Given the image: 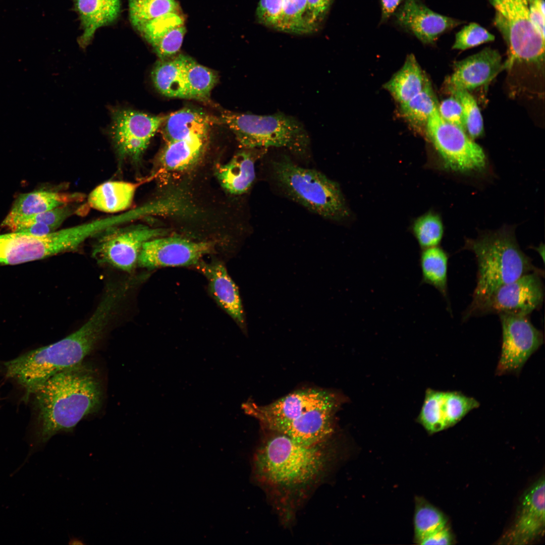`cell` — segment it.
Segmentation results:
<instances>
[{
	"label": "cell",
	"mask_w": 545,
	"mask_h": 545,
	"mask_svg": "<svg viewBox=\"0 0 545 545\" xmlns=\"http://www.w3.org/2000/svg\"><path fill=\"white\" fill-rule=\"evenodd\" d=\"M336 407L337 405L312 409L274 432L305 446L325 443L333 432V415Z\"/></svg>",
	"instance_id": "ffe728a7"
},
{
	"label": "cell",
	"mask_w": 545,
	"mask_h": 545,
	"mask_svg": "<svg viewBox=\"0 0 545 545\" xmlns=\"http://www.w3.org/2000/svg\"><path fill=\"white\" fill-rule=\"evenodd\" d=\"M441 117L446 122L465 131L461 104L453 95L443 100L438 106Z\"/></svg>",
	"instance_id": "60d3db41"
},
{
	"label": "cell",
	"mask_w": 545,
	"mask_h": 545,
	"mask_svg": "<svg viewBox=\"0 0 545 545\" xmlns=\"http://www.w3.org/2000/svg\"><path fill=\"white\" fill-rule=\"evenodd\" d=\"M255 149H247L236 153L226 164L218 165L216 174L222 186L229 193L241 194L247 192L255 178Z\"/></svg>",
	"instance_id": "d4e9b609"
},
{
	"label": "cell",
	"mask_w": 545,
	"mask_h": 545,
	"mask_svg": "<svg viewBox=\"0 0 545 545\" xmlns=\"http://www.w3.org/2000/svg\"><path fill=\"white\" fill-rule=\"evenodd\" d=\"M502 329V344L496 374H518L543 343L542 332L530 322L528 315L499 314Z\"/></svg>",
	"instance_id": "9c48e42d"
},
{
	"label": "cell",
	"mask_w": 545,
	"mask_h": 545,
	"mask_svg": "<svg viewBox=\"0 0 545 545\" xmlns=\"http://www.w3.org/2000/svg\"><path fill=\"white\" fill-rule=\"evenodd\" d=\"M129 20L136 29L169 13L181 12L177 0H128Z\"/></svg>",
	"instance_id": "836d02e7"
},
{
	"label": "cell",
	"mask_w": 545,
	"mask_h": 545,
	"mask_svg": "<svg viewBox=\"0 0 545 545\" xmlns=\"http://www.w3.org/2000/svg\"><path fill=\"white\" fill-rule=\"evenodd\" d=\"M425 134L446 169L471 173L481 172L486 168V157L481 147L464 130L444 120L438 107L428 120Z\"/></svg>",
	"instance_id": "ba28073f"
},
{
	"label": "cell",
	"mask_w": 545,
	"mask_h": 545,
	"mask_svg": "<svg viewBox=\"0 0 545 545\" xmlns=\"http://www.w3.org/2000/svg\"><path fill=\"white\" fill-rule=\"evenodd\" d=\"M217 81L216 73L189 57L184 72V98L206 101Z\"/></svg>",
	"instance_id": "1f68e13d"
},
{
	"label": "cell",
	"mask_w": 545,
	"mask_h": 545,
	"mask_svg": "<svg viewBox=\"0 0 545 545\" xmlns=\"http://www.w3.org/2000/svg\"><path fill=\"white\" fill-rule=\"evenodd\" d=\"M152 47L159 60L170 58L179 51L186 33L181 12L169 13L136 29Z\"/></svg>",
	"instance_id": "d6986e66"
},
{
	"label": "cell",
	"mask_w": 545,
	"mask_h": 545,
	"mask_svg": "<svg viewBox=\"0 0 545 545\" xmlns=\"http://www.w3.org/2000/svg\"><path fill=\"white\" fill-rule=\"evenodd\" d=\"M213 121L202 112L185 108L165 117L160 126L161 133L166 143L193 137H207Z\"/></svg>",
	"instance_id": "cb8c5ba5"
},
{
	"label": "cell",
	"mask_w": 545,
	"mask_h": 545,
	"mask_svg": "<svg viewBox=\"0 0 545 545\" xmlns=\"http://www.w3.org/2000/svg\"><path fill=\"white\" fill-rule=\"evenodd\" d=\"M494 7V24L507 47L503 69L517 64L541 65L544 60V37L529 16L528 0H488Z\"/></svg>",
	"instance_id": "52a82bcc"
},
{
	"label": "cell",
	"mask_w": 545,
	"mask_h": 545,
	"mask_svg": "<svg viewBox=\"0 0 545 545\" xmlns=\"http://www.w3.org/2000/svg\"><path fill=\"white\" fill-rule=\"evenodd\" d=\"M271 170L278 187L293 201L330 220L348 216L339 185L323 173L299 166L286 155L272 161Z\"/></svg>",
	"instance_id": "5b68a950"
},
{
	"label": "cell",
	"mask_w": 545,
	"mask_h": 545,
	"mask_svg": "<svg viewBox=\"0 0 545 545\" xmlns=\"http://www.w3.org/2000/svg\"><path fill=\"white\" fill-rule=\"evenodd\" d=\"M403 0H380L381 17L380 24L386 23L401 4Z\"/></svg>",
	"instance_id": "f6af8a7d"
},
{
	"label": "cell",
	"mask_w": 545,
	"mask_h": 545,
	"mask_svg": "<svg viewBox=\"0 0 545 545\" xmlns=\"http://www.w3.org/2000/svg\"><path fill=\"white\" fill-rule=\"evenodd\" d=\"M464 248L472 251L476 260V285L470 304L463 319L473 316L475 311L500 287L531 272L544 273L520 248L514 229L505 226L484 232L475 239H467Z\"/></svg>",
	"instance_id": "277c9868"
},
{
	"label": "cell",
	"mask_w": 545,
	"mask_h": 545,
	"mask_svg": "<svg viewBox=\"0 0 545 545\" xmlns=\"http://www.w3.org/2000/svg\"><path fill=\"white\" fill-rule=\"evenodd\" d=\"M115 316L111 305L100 302L87 321L71 334L5 362L7 376L16 380L28 398L53 375L82 362L103 337Z\"/></svg>",
	"instance_id": "6da1fadb"
},
{
	"label": "cell",
	"mask_w": 545,
	"mask_h": 545,
	"mask_svg": "<svg viewBox=\"0 0 545 545\" xmlns=\"http://www.w3.org/2000/svg\"><path fill=\"white\" fill-rule=\"evenodd\" d=\"M34 394L43 442L59 432L72 431L99 410L102 398L96 372L83 361L53 375Z\"/></svg>",
	"instance_id": "7a4b0ae2"
},
{
	"label": "cell",
	"mask_w": 545,
	"mask_h": 545,
	"mask_svg": "<svg viewBox=\"0 0 545 545\" xmlns=\"http://www.w3.org/2000/svg\"><path fill=\"white\" fill-rule=\"evenodd\" d=\"M393 16L397 26L425 44L434 43L441 35L463 23L433 11L421 0H403Z\"/></svg>",
	"instance_id": "2e32d148"
},
{
	"label": "cell",
	"mask_w": 545,
	"mask_h": 545,
	"mask_svg": "<svg viewBox=\"0 0 545 545\" xmlns=\"http://www.w3.org/2000/svg\"><path fill=\"white\" fill-rule=\"evenodd\" d=\"M270 432L253 458L254 475L260 482L278 490L291 492L305 488L322 477L330 458L326 443L307 446Z\"/></svg>",
	"instance_id": "3957f363"
},
{
	"label": "cell",
	"mask_w": 545,
	"mask_h": 545,
	"mask_svg": "<svg viewBox=\"0 0 545 545\" xmlns=\"http://www.w3.org/2000/svg\"><path fill=\"white\" fill-rule=\"evenodd\" d=\"M112 115L110 134L117 152L134 160L141 156L166 117L123 108L113 109Z\"/></svg>",
	"instance_id": "4fadbf2b"
},
{
	"label": "cell",
	"mask_w": 545,
	"mask_h": 545,
	"mask_svg": "<svg viewBox=\"0 0 545 545\" xmlns=\"http://www.w3.org/2000/svg\"><path fill=\"white\" fill-rule=\"evenodd\" d=\"M452 538L449 529L445 527L436 530L422 539L418 544L421 545L429 544H451Z\"/></svg>",
	"instance_id": "ee69618b"
},
{
	"label": "cell",
	"mask_w": 545,
	"mask_h": 545,
	"mask_svg": "<svg viewBox=\"0 0 545 545\" xmlns=\"http://www.w3.org/2000/svg\"><path fill=\"white\" fill-rule=\"evenodd\" d=\"M448 90L461 104L467 134L473 140L481 136L483 133L482 117L474 97L465 90L453 88Z\"/></svg>",
	"instance_id": "d590c367"
},
{
	"label": "cell",
	"mask_w": 545,
	"mask_h": 545,
	"mask_svg": "<svg viewBox=\"0 0 545 545\" xmlns=\"http://www.w3.org/2000/svg\"><path fill=\"white\" fill-rule=\"evenodd\" d=\"M454 69L448 88L468 91L487 84L504 69L501 54L489 47L456 62Z\"/></svg>",
	"instance_id": "ac0fdd59"
},
{
	"label": "cell",
	"mask_w": 545,
	"mask_h": 545,
	"mask_svg": "<svg viewBox=\"0 0 545 545\" xmlns=\"http://www.w3.org/2000/svg\"><path fill=\"white\" fill-rule=\"evenodd\" d=\"M544 273L531 272L495 290L473 316L488 313L529 315L539 309L544 299L541 277Z\"/></svg>",
	"instance_id": "8fae6325"
},
{
	"label": "cell",
	"mask_w": 545,
	"mask_h": 545,
	"mask_svg": "<svg viewBox=\"0 0 545 545\" xmlns=\"http://www.w3.org/2000/svg\"><path fill=\"white\" fill-rule=\"evenodd\" d=\"M494 40L493 34L478 24L472 22L457 33L452 48L465 50Z\"/></svg>",
	"instance_id": "74e56055"
},
{
	"label": "cell",
	"mask_w": 545,
	"mask_h": 545,
	"mask_svg": "<svg viewBox=\"0 0 545 545\" xmlns=\"http://www.w3.org/2000/svg\"><path fill=\"white\" fill-rule=\"evenodd\" d=\"M333 0H306L307 10L309 21L316 29L324 20Z\"/></svg>",
	"instance_id": "b9f144b4"
},
{
	"label": "cell",
	"mask_w": 545,
	"mask_h": 545,
	"mask_svg": "<svg viewBox=\"0 0 545 545\" xmlns=\"http://www.w3.org/2000/svg\"><path fill=\"white\" fill-rule=\"evenodd\" d=\"M427 79L411 53L407 57L401 69L385 84L384 88L401 104L421 91Z\"/></svg>",
	"instance_id": "83f0119b"
},
{
	"label": "cell",
	"mask_w": 545,
	"mask_h": 545,
	"mask_svg": "<svg viewBox=\"0 0 545 545\" xmlns=\"http://www.w3.org/2000/svg\"><path fill=\"white\" fill-rule=\"evenodd\" d=\"M544 485L542 477L524 494L516 520L503 537L507 543L527 544L543 533Z\"/></svg>",
	"instance_id": "e0dca14e"
},
{
	"label": "cell",
	"mask_w": 545,
	"mask_h": 545,
	"mask_svg": "<svg viewBox=\"0 0 545 545\" xmlns=\"http://www.w3.org/2000/svg\"><path fill=\"white\" fill-rule=\"evenodd\" d=\"M283 0H259L256 10L258 22L276 29L281 14Z\"/></svg>",
	"instance_id": "ab89813d"
},
{
	"label": "cell",
	"mask_w": 545,
	"mask_h": 545,
	"mask_svg": "<svg viewBox=\"0 0 545 545\" xmlns=\"http://www.w3.org/2000/svg\"><path fill=\"white\" fill-rule=\"evenodd\" d=\"M529 16L533 25L544 37V0H528Z\"/></svg>",
	"instance_id": "7bdbcfd3"
},
{
	"label": "cell",
	"mask_w": 545,
	"mask_h": 545,
	"mask_svg": "<svg viewBox=\"0 0 545 545\" xmlns=\"http://www.w3.org/2000/svg\"><path fill=\"white\" fill-rule=\"evenodd\" d=\"M208 280L210 293L217 303L242 329L245 328L244 309L237 286L222 262H202L196 265Z\"/></svg>",
	"instance_id": "44dd1931"
},
{
	"label": "cell",
	"mask_w": 545,
	"mask_h": 545,
	"mask_svg": "<svg viewBox=\"0 0 545 545\" xmlns=\"http://www.w3.org/2000/svg\"><path fill=\"white\" fill-rule=\"evenodd\" d=\"M413 231L417 241L422 249L437 246L444 234V227L439 215L427 213L415 222Z\"/></svg>",
	"instance_id": "8d00e7d4"
},
{
	"label": "cell",
	"mask_w": 545,
	"mask_h": 545,
	"mask_svg": "<svg viewBox=\"0 0 545 545\" xmlns=\"http://www.w3.org/2000/svg\"><path fill=\"white\" fill-rule=\"evenodd\" d=\"M189 57L183 54L159 60L153 67L151 78L156 89L169 97L184 98V78Z\"/></svg>",
	"instance_id": "4316f807"
},
{
	"label": "cell",
	"mask_w": 545,
	"mask_h": 545,
	"mask_svg": "<svg viewBox=\"0 0 545 545\" xmlns=\"http://www.w3.org/2000/svg\"><path fill=\"white\" fill-rule=\"evenodd\" d=\"M448 254L437 246L423 249L419 257L421 282L435 288L448 302Z\"/></svg>",
	"instance_id": "f546056e"
},
{
	"label": "cell",
	"mask_w": 545,
	"mask_h": 545,
	"mask_svg": "<svg viewBox=\"0 0 545 545\" xmlns=\"http://www.w3.org/2000/svg\"><path fill=\"white\" fill-rule=\"evenodd\" d=\"M84 195L79 193L35 191L20 195L14 203L1 226L13 231L16 225L30 216L62 205L80 202Z\"/></svg>",
	"instance_id": "7402d4cb"
},
{
	"label": "cell",
	"mask_w": 545,
	"mask_h": 545,
	"mask_svg": "<svg viewBox=\"0 0 545 545\" xmlns=\"http://www.w3.org/2000/svg\"><path fill=\"white\" fill-rule=\"evenodd\" d=\"M400 104L401 116L413 129L425 133L428 120L438 107V102L427 79L421 91Z\"/></svg>",
	"instance_id": "4dcf8cb0"
},
{
	"label": "cell",
	"mask_w": 545,
	"mask_h": 545,
	"mask_svg": "<svg viewBox=\"0 0 545 545\" xmlns=\"http://www.w3.org/2000/svg\"><path fill=\"white\" fill-rule=\"evenodd\" d=\"M207 137H193L166 143L159 158L168 172L182 171L196 162L204 149Z\"/></svg>",
	"instance_id": "f1b7e54d"
},
{
	"label": "cell",
	"mask_w": 545,
	"mask_h": 545,
	"mask_svg": "<svg viewBox=\"0 0 545 545\" xmlns=\"http://www.w3.org/2000/svg\"><path fill=\"white\" fill-rule=\"evenodd\" d=\"M138 185L123 181L103 183L90 193L88 203L93 208L106 212L126 210L132 204Z\"/></svg>",
	"instance_id": "484cf974"
},
{
	"label": "cell",
	"mask_w": 545,
	"mask_h": 545,
	"mask_svg": "<svg viewBox=\"0 0 545 545\" xmlns=\"http://www.w3.org/2000/svg\"><path fill=\"white\" fill-rule=\"evenodd\" d=\"M336 396L330 392L316 389L298 390L269 404L260 406L251 402L242 405L244 411L258 420L270 431L321 407L337 405Z\"/></svg>",
	"instance_id": "30bf717a"
},
{
	"label": "cell",
	"mask_w": 545,
	"mask_h": 545,
	"mask_svg": "<svg viewBox=\"0 0 545 545\" xmlns=\"http://www.w3.org/2000/svg\"><path fill=\"white\" fill-rule=\"evenodd\" d=\"M413 522L415 539L419 543L428 535L445 527L447 520L439 510L424 499L418 498Z\"/></svg>",
	"instance_id": "e575fe53"
},
{
	"label": "cell",
	"mask_w": 545,
	"mask_h": 545,
	"mask_svg": "<svg viewBox=\"0 0 545 545\" xmlns=\"http://www.w3.org/2000/svg\"><path fill=\"white\" fill-rule=\"evenodd\" d=\"M479 405L460 392L428 389L418 420L428 432L435 433L454 426Z\"/></svg>",
	"instance_id": "9a60e30c"
},
{
	"label": "cell",
	"mask_w": 545,
	"mask_h": 545,
	"mask_svg": "<svg viewBox=\"0 0 545 545\" xmlns=\"http://www.w3.org/2000/svg\"><path fill=\"white\" fill-rule=\"evenodd\" d=\"M71 204L62 205L52 209L28 217L18 223L12 232L34 223H41L57 230L63 222L74 212L75 208Z\"/></svg>",
	"instance_id": "f35d334b"
},
{
	"label": "cell",
	"mask_w": 545,
	"mask_h": 545,
	"mask_svg": "<svg viewBox=\"0 0 545 545\" xmlns=\"http://www.w3.org/2000/svg\"><path fill=\"white\" fill-rule=\"evenodd\" d=\"M56 230L54 228L50 226L41 223H34L20 229L16 232L34 236H43L47 235Z\"/></svg>",
	"instance_id": "bcb514c9"
},
{
	"label": "cell",
	"mask_w": 545,
	"mask_h": 545,
	"mask_svg": "<svg viewBox=\"0 0 545 545\" xmlns=\"http://www.w3.org/2000/svg\"><path fill=\"white\" fill-rule=\"evenodd\" d=\"M220 121L245 149L283 148L303 156L309 148L310 138L303 124L282 113L259 115L226 111L222 114Z\"/></svg>",
	"instance_id": "8992f818"
},
{
	"label": "cell",
	"mask_w": 545,
	"mask_h": 545,
	"mask_svg": "<svg viewBox=\"0 0 545 545\" xmlns=\"http://www.w3.org/2000/svg\"><path fill=\"white\" fill-rule=\"evenodd\" d=\"M162 234L160 229L142 225L111 231L98 241L92 254L99 262L131 272L137 265L143 244Z\"/></svg>",
	"instance_id": "7c38bea8"
},
{
	"label": "cell",
	"mask_w": 545,
	"mask_h": 545,
	"mask_svg": "<svg viewBox=\"0 0 545 545\" xmlns=\"http://www.w3.org/2000/svg\"><path fill=\"white\" fill-rule=\"evenodd\" d=\"M212 249L213 244L209 242L158 237L143 244L137 265L148 268L196 265Z\"/></svg>",
	"instance_id": "5bb4252c"
},
{
	"label": "cell",
	"mask_w": 545,
	"mask_h": 545,
	"mask_svg": "<svg viewBox=\"0 0 545 545\" xmlns=\"http://www.w3.org/2000/svg\"><path fill=\"white\" fill-rule=\"evenodd\" d=\"M83 30L78 42L85 48L92 40L95 31L112 23L121 10L120 0H75Z\"/></svg>",
	"instance_id": "603a6c76"
},
{
	"label": "cell",
	"mask_w": 545,
	"mask_h": 545,
	"mask_svg": "<svg viewBox=\"0 0 545 545\" xmlns=\"http://www.w3.org/2000/svg\"><path fill=\"white\" fill-rule=\"evenodd\" d=\"M275 29L298 35L314 32L316 29L310 23L308 16L306 0H283Z\"/></svg>",
	"instance_id": "d6a6232c"
}]
</instances>
